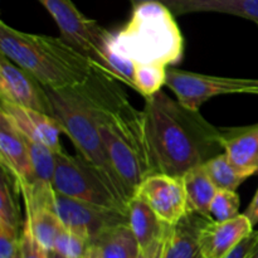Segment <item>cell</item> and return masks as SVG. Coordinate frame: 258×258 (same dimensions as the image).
<instances>
[{
	"label": "cell",
	"instance_id": "obj_1",
	"mask_svg": "<svg viewBox=\"0 0 258 258\" xmlns=\"http://www.w3.org/2000/svg\"><path fill=\"white\" fill-rule=\"evenodd\" d=\"M146 135L158 173L183 176L223 153L222 130L164 91L145 98Z\"/></svg>",
	"mask_w": 258,
	"mask_h": 258
},
{
	"label": "cell",
	"instance_id": "obj_2",
	"mask_svg": "<svg viewBox=\"0 0 258 258\" xmlns=\"http://www.w3.org/2000/svg\"><path fill=\"white\" fill-rule=\"evenodd\" d=\"M113 81L97 73L86 86L107 155L131 199L138 186L158 171L149 146L144 111L134 107Z\"/></svg>",
	"mask_w": 258,
	"mask_h": 258
},
{
	"label": "cell",
	"instance_id": "obj_3",
	"mask_svg": "<svg viewBox=\"0 0 258 258\" xmlns=\"http://www.w3.org/2000/svg\"><path fill=\"white\" fill-rule=\"evenodd\" d=\"M0 52L48 90L76 88L102 73L91 58L67 40L25 33L0 22Z\"/></svg>",
	"mask_w": 258,
	"mask_h": 258
},
{
	"label": "cell",
	"instance_id": "obj_4",
	"mask_svg": "<svg viewBox=\"0 0 258 258\" xmlns=\"http://www.w3.org/2000/svg\"><path fill=\"white\" fill-rule=\"evenodd\" d=\"M107 44L138 67L159 64L169 68L184 55V38L174 13L156 2L134 5L128 22L111 32Z\"/></svg>",
	"mask_w": 258,
	"mask_h": 258
},
{
	"label": "cell",
	"instance_id": "obj_5",
	"mask_svg": "<svg viewBox=\"0 0 258 258\" xmlns=\"http://www.w3.org/2000/svg\"><path fill=\"white\" fill-rule=\"evenodd\" d=\"M52 117L71 139L80 156L92 164L116 196L128 206L130 196L113 169L97 127L95 108L86 83L76 88L48 90Z\"/></svg>",
	"mask_w": 258,
	"mask_h": 258
},
{
	"label": "cell",
	"instance_id": "obj_6",
	"mask_svg": "<svg viewBox=\"0 0 258 258\" xmlns=\"http://www.w3.org/2000/svg\"><path fill=\"white\" fill-rule=\"evenodd\" d=\"M53 189L76 201L128 213V206L112 190L102 174L82 156L55 153Z\"/></svg>",
	"mask_w": 258,
	"mask_h": 258
},
{
	"label": "cell",
	"instance_id": "obj_7",
	"mask_svg": "<svg viewBox=\"0 0 258 258\" xmlns=\"http://www.w3.org/2000/svg\"><path fill=\"white\" fill-rule=\"evenodd\" d=\"M59 28L62 38L92 59L98 70L111 77L105 49L111 32L83 15L71 0H38Z\"/></svg>",
	"mask_w": 258,
	"mask_h": 258
},
{
	"label": "cell",
	"instance_id": "obj_8",
	"mask_svg": "<svg viewBox=\"0 0 258 258\" xmlns=\"http://www.w3.org/2000/svg\"><path fill=\"white\" fill-rule=\"evenodd\" d=\"M165 86L173 91L184 107L193 111H199L203 103L217 96L258 95V78L218 77L176 68H168Z\"/></svg>",
	"mask_w": 258,
	"mask_h": 258
},
{
	"label": "cell",
	"instance_id": "obj_9",
	"mask_svg": "<svg viewBox=\"0 0 258 258\" xmlns=\"http://www.w3.org/2000/svg\"><path fill=\"white\" fill-rule=\"evenodd\" d=\"M50 206L62 226L88 244L96 243L112 227L128 222L127 214L123 212L76 201L55 190Z\"/></svg>",
	"mask_w": 258,
	"mask_h": 258
},
{
	"label": "cell",
	"instance_id": "obj_10",
	"mask_svg": "<svg viewBox=\"0 0 258 258\" xmlns=\"http://www.w3.org/2000/svg\"><path fill=\"white\" fill-rule=\"evenodd\" d=\"M133 197L145 201L166 226H175L191 212L181 176L153 174L138 186Z\"/></svg>",
	"mask_w": 258,
	"mask_h": 258
},
{
	"label": "cell",
	"instance_id": "obj_11",
	"mask_svg": "<svg viewBox=\"0 0 258 258\" xmlns=\"http://www.w3.org/2000/svg\"><path fill=\"white\" fill-rule=\"evenodd\" d=\"M0 101L52 116L47 90L5 55L0 58Z\"/></svg>",
	"mask_w": 258,
	"mask_h": 258
},
{
	"label": "cell",
	"instance_id": "obj_12",
	"mask_svg": "<svg viewBox=\"0 0 258 258\" xmlns=\"http://www.w3.org/2000/svg\"><path fill=\"white\" fill-rule=\"evenodd\" d=\"M253 232L254 226L244 213L227 221L206 219L198 234L202 258H226Z\"/></svg>",
	"mask_w": 258,
	"mask_h": 258
},
{
	"label": "cell",
	"instance_id": "obj_13",
	"mask_svg": "<svg viewBox=\"0 0 258 258\" xmlns=\"http://www.w3.org/2000/svg\"><path fill=\"white\" fill-rule=\"evenodd\" d=\"M0 115L29 140L44 144L54 153L63 150L59 139L63 131L52 116L3 101L0 103Z\"/></svg>",
	"mask_w": 258,
	"mask_h": 258
},
{
	"label": "cell",
	"instance_id": "obj_14",
	"mask_svg": "<svg viewBox=\"0 0 258 258\" xmlns=\"http://www.w3.org/2000/svg\"><path fill=\"white\" fill-rule=\"evenodd\" d=\"M0 165L17 183L18 188L33 183V165L27 138L0 115Z\"/></svg>",
	"mask_w": 258,
	"mask_h": 258
},
{
	"label": "cell",
	"instance_id": "obj_15",
	"mask_svg": "<svg viewBox=\"0 0 258 258\" xmlns=\"http://www.w3.org/2000/svg\"><path fill=\"white\" fill-rule=\"evenodd\" d=\"M222 145L227 158L241 175L258 174V123L222 130Z\"/></svg>",
	"mask_w": 258,
	"mask_h": 258
},
{
	"label": "cell",
	"instance_id": "obj_16",
	"mask_svg": "<svg viewBox=\"0 0 258 258\" xmlns=\"http://www.w3.org/2000/svg\"><path fill=\"white\" fill-rule=\"evenodd\" d=\"M206 217L190 212L175 226H169L161 258H202L198 234Z\"/></svg>",
	"mask_w": 258,
	"mask_h": 258
},
{
	"label": "cell",
	"instance_id": "obj_17",
	"mask_svg": "<svg viewBox=\"0 0 258 258\" xmlns=\"http://www.w3.org/2000/svg\"><path fill=\"white\" fill-rule=\"evenodd\" d=\"M181 179L185 188L189 209L199 216L211 219V206L218 189L209 178L204 164L191 168L181 176Z\"/></svg>",
	"mask_w": 258,
	"mask_h": 258
},
{
	"label": "cell",
	"instance_id": "obj_18",
	"mask_svg": "<svg viewBox=\"0 0 258 258\" xmlns=\"http://www.w3.org/2000/svg\"><path fill=\"white\" fill-rule=\"evenodd\" d=\"M128 224L138 239L140 248L148 247L165 233L168 226L164 224L151 207L143 199L133 197L128 202Z\"/></svg>",
	"mask_w": 258,
	"mask_h": 258
},
{
	"label": "cell",
	"instance_id": "obj_19",
	"mask_svg": "<svg viewBox=\"0 0 258 258\" xmlns=\"http://www.w3.org/2000/svg\"><path fill=\"white\" fill-rule=\"evenodd\" d=\"M50 204L24 202L25 221L29 223L35 238L48 251H52L55 238L63 228L59 218L54 213Z\"/></svg>",
	"mask_w": 258,
	"mask_h": 258
},
{
	"label": "cell",
	"instance_id": "obj_20",
	"mask_svg": "<svg viewBox=\"0 0 258 258\" xmlns=\"http://www.w3.org/2000/svg\"><path fill=\"white\" fill-rule=\"evenodd\" d=\"M103 258H138L140 244L128 222L108 229L96 242Z\"/></svg>",
	"mask_w": 258,
	"mask_h": 258
},
{
	"label": "cell",
	"instance_id": "obj_21",
	"mask_svg": "<svg viewBox=\"0 0 258 258\" xmlns=\"http://www.w3.org/2000/svg\"><path fill=\"white\" fill-rule=\"evenodd\" d=\"M209 178L218 190H237L239 185L247 179L238 173L233 164L227 158L226 153H221L204 164Z\"/></svg>",
	"mask_w": 258,
	"mask_h": 258
},
{
	"label": "cell",
	"instance_id": "obj_22",
	"mask_svg": "<svg viewBox=\"0 0 258 258\" xmlns=\"http://www.w3.org/2000/svg\"><path fill=\"white\" fill-rule=\"evenodd\" d=\"M20 194L19 188L12 175L2 169V184H0V221L22 229L24 221L20 219L19 206L17 197Z\"/></svg>",
	"mask_w": 258,
	"mask_h": 258
},
{
	"label": "cell",
	"instance_id": "obj_23",
	"mask_svg": "<svg viewBox=\"0 0 258 258\" xmlns=\"http://www.w3.org/2000/svg\"><path fill=\"white\" fill-rule=\"evenodd\" d=\"M223 13L258 25V0H202L201 13Z\"/></svg>",
	"mask_w": 258,
	"mask_h": 258
},
{
	"label": "cell",
	"instance_id": "obj_24",
	"mask_svg": "<svg viewBox=\"0 0 258 258\" xmlns=\"http://www.w3.org/2000/svg\"><path fill=\"white\" fill-rule=\"evenodd\" d=\"M166 71L168 68L159 64L138 66L135 71V91L143 95L144 98L155 95L165 86Z\"/></svg>",
	"mask_w": 258,
	"mask_h": 258
},
{
	"label": "cell",
	"instance_id": "obj_25",
	"mask_svg": "<svg viewBox=\"0 0 258 258\" xmlns=\"http://www.w3.org/2000/svg\"><path fill=\"white\" fill-rule=\"evenodd\" d=\"M239 201L236 190H222L217 191L211 206V219L214 221H227L239 214Z\"/></svg>",
	"mask_w": 258,
	"mask_h": 258
},
{
	"label": "cell",
	"instance_id": "obj_26",
	"mask_svg": "<svg viewBox=\"0 0 258 258\" xmlns=\"http://www.w3.org/2000/svg\"><path fill=\"white\" fill-rule=\"evenodd\" d=\"M87 246L88 243L85 239L63 227L55 238L53 251L64 258H82Z\"/></svg>",
	"mask_w": 258,
	"mask_h": 258
},
{
	"label": "cell",
	"instance_id": "obj_27",
	"mask_svg": "<svg viewBox=\"0 0 258 258\" xmlns=\"http://www.w3.org/2000/svg\"><path fill=\"white\" fill-rule=\"evenodd\" d=\"M20 253L23 258H48V251L33 234L29 223L24 219L20 232Z\"/></svg>",
	"mask_w": 258,
	"mask_h": 258
},
{
	"label": "cell",
	"instance_id": "obj_28",
	"mask_svg": "<svg viewBox=\"0 0 258 258\" xmlns=\"http://www.w3.org/2000/svg\"><path fill=\"white\" fill-rule=\"evenodd\" d=\"M20 232L5 222L0 221V258H13L19 249Z\"/></svg>",
	"mask_w": 258,
	"mask_h": 258
},
{
	"label": "cell",
	"instance_id": "obj_29",
	"mask_svg": "<svg viewBox=\"0 0 258 258\" xmlns=\"http://www.w3.org/2000/svg\"><path fill=\"white\" fill-rule=\"evenodd\" d=\"M134 5L141 4V3L156 2L168 7L174 15H184L189 13H201L202 0H130Z\"/></svg>",
	"mask_w": 258,
	"mask_h": 258
},
{
	"label": "cell",
	"instance_id": "obj_30",
	"mask_svg": "<svg viewBox=\"0 0 258 258\" xmlns=\"http://www.w3.org/2000/svg\"><path fill=\"white\" fill-rule=\"evenodd\" d=\"M257 242L258 233L257 231H254L251 236H248L246 239H243V241H242L226 258H247L248 257L249 252L252 251V248H253L254 244H256Z\"/></svg>",
	"mask_w": 258,
	"mask_h": 258
},
{
	"label": "cell",
	"instance_id": "obj_31",
	"mask_svg": "<svg viewBox=\"0 0 258 258\" xmlns=\"http://www.w3.org/2000/svg\"><path fill=\"white\" fill-rule=\"evenodd\" d=\"M166 231H168V228H166ZM166 231H165V233L160 237V238L155 239V241H154L153 243L149 244L148 247H144V248H141L138 258H161V254H163V249H164V244H165Z\"/></svg>",
	"mask_w": 258,
	"mask_h": 258
},
{
	"label": "cell",
	"instance_id": "obj_32",
	"mask_svg": "<svg viewBox=\"0 0 258 258\" xmlns=\"http://www.w3.org/2000/svg\"><path fill=\"white\" fill-rule=\"evenodd\" d=\"M244 214L248 217L249 221L252 222V224H253L254 227L258 226V189L256 194H254L253 199H252V202L249 203V206L247 207Z\"/></svg>",
	"mask_w": 258,
	"mask_h": 258
},
{
	"label": "cell",
	"instance_id": "obj_33",
	"mask_svg": "<svg viewBox=\"0 0 258 258\" xmlns=\"http://www.w3.org/2000/svg\"><path fill=\"white\" fill-rule=\"evenodd\" d=\"M82 258H103L102 253H101V249L98 247V244L91 243L88 244L87 248H86L85 254H83Z\"/></svg>",
	"mask_w": 258,
	"mask_h": 258
},
{
	"label": "cell",
	"instance_id": "obj_34",
	"mask_svg": "<svg viewBox=\"0 0 258 258\" xmlns=\"http://www.w3.org/2000/svg\"><path fill=\"white\" fill-rule=\"evenodd\" d=\"M247 258H258V242L256 244H254V247L252 248V251L249 252L248 257Z\"/></svg>",
	"mask_w": 258,
	"mask_h": 258
},
{
	"label": "cell",
	"instance_id": "obj_35",
	"mask_svg": "<svg viewBox=\"0 0 258 258\" xmlns=\"http://www.w3.org/2000/svg\"><path fill=\"white\" fill-rule=\"evenodd\" d=\"M48 258H64L63 256H60L59 253H57L55 251H49V253H48Z\"/></svg>",
	"mask_w": 258,
	"mask_h": 258
},
{
	"label": "cell",
	"instance_id": "obj_36",
	"mask_svg": "<svg viewBox=\"0 0 258 258\" xmlns=\"http://www.w3.org/2000/svg\"><path fill=\"white\" fill-rule=\"evenodd\" d=\"M19 246H20V244H19ZM13 258H23L22 253H20V247H19V249H18V252L14 254V257H13Z\"/></svg>",
	"mask_w": 258,
	"mask_h": 258
},
{
	"label": "cell",
	"instance_id": "obj_37",
	"mask_svg": "<svg viewBox=\"0 0 258 258\" xmlns=\"http://www.w3.org/2000/svg\"><path fill=\"white\" fill-rule=\"evenodd\" d=\"M257 233H258V231H257Z\"/></svg>",
	"mask_w": 258,
	"mask_h": 258
}]
</instances>
